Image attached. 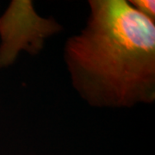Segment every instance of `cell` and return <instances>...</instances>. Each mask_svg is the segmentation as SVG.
Instances as JSON below:
<instances>
[{
  "label": "cell",
  "mask_w": 155,
  "mask_h": 155,
  "mask_svg": "<svg viewBox=\"0 0 155 155\" xmlns=\"http://www.w3.org/2000/svg\"><path fill=\"white\" fill-rule=\"evenodd\" d=\"M85 27L67 39L73 88L95 108H132L155 101V25L128 1L90 0Z\"/></svg>",
  "instance_id": "obj_1"
},
{
  "label": "cell",
  "mask_w": 155,
  "mask_h": 155,
  "mask_svg": "<svg viewBox=\"0 0 155 155\" xmlns=\"http://www.w3.org/2000/svg\"><path fill=\"white\" fill-rule=\"evenodd\" d=\"M61 30L53 17L39 16L32 1H11L0 17V69L12 65L22 50L33 55L40 53L45 40Z\"/></svg>",
  "instance_id": "obj_2"
},
{
  "label": "cell",
  "mask_w": 155,
  "mask_h": 155,
  "mask_svg": "<svg viewBox=\"0 0 155 155\" xmlns=\"http://www.w3.org/2000/svg\"><path fill=\"white\" fill-rule=\"evenodd\" d=\"M128 3L140 14L154 22L155 2L153 0H130Z\"/></svg>",
  "instance_id": "obj_3"
}]
</instances>
